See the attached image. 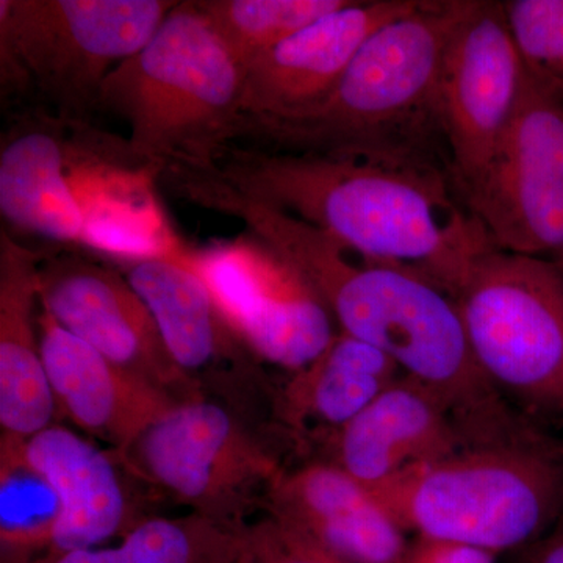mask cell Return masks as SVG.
Segmentation results:
<instances>
[{
	"label": "cell",
	"mask_w": 563,
	"mask_h": 563,
	"mask_svg": "<svg viewBox=\"0 0 563 563\" xmlns=\"http://www.w3.org/2000/svg\"><path fill=\"white\" fill-rule=\"evenodd\" d=\"M177 198L235 218L288 263L329 310L339 331L387 354L406 376L450 406L466 444L514 439L532 428L481 373L455 299L422 274L351 250L285 211L240 195L210 168H176Z\"/></svg>",
	"instance_id": "obj_1"
},
{
	"label": "cell",
	"mask_w": 563,
	"mask_h": 563,
	"mask_svg": "<svg viewBox=\"0 0 563 563\" xmlns=\"http://www.w3.org/2000/svg\"><path fill=\"white\" fill-rule=\"evenodd\" d=\"M446 165V163H444ZM211 172L351 250L399 263L455 296L493 243L446 166L417 155H318L231 144Z\"/></svg>",
	"instance_id": "obj_2"
},
{
	"label": "cell",
	"mask_w": 563,
	"mask_h": 563,
	"mask_svg": "<svg viewBox=\"0 0 563 563\" xmlns=\"http://www.w3.org/2000/svg\"><path fill=\"white\" fill-rule=\"evenodd\" d=\"M472 5L473 0H418L362 44L321 102L291 117L243 114L233 144L247 141V146L291 154L417 155L446 163L437 154V141H443L437 87L451 35Z\"/></svg>",
	"instance_id": "obj_3"
},
{
	"label": "cell",
	"mask_w": 563,
	"mask_h": 563,
	"mask_svg": "<svg viewBox=\"0 0 563 563\" xmlns=\"http://www.w3.org/2000/svg\"><path fill=\"white\" fill-rule=\"evenodd\" d=\"M244 66L195 0L174 7L161 29L103 81L99 109L129 125V146L155 173L209 168L243 118Z\"/></svg>",
	"instance_id": "obj_4"
},
{
	"label": "cell",
	"mask_w": 563,
	"mask_h": 563,
	"mask_svg": "<svg viewBox=\"0 0 563 563\" xmlns=\"http://www.w3.org/2000/svg\"><path fill=\"white\" fill-rule=\"evenodd\" d=\"M372 490L407 533L517 553L563 517V453L533 428L415 466Z\"/></svg>",
	"instance_id": "obj_5"
},
{
	"label": "cell",
	"mask_w": 563,
	"mask_h": 563,
	"mask_svg": "<svg viewBox=\"0 0 563 563\" xmlns=\"http://www.w3.org/2000/svg\"><path fill=\"white\" fill-rule=\"evenodd\" d=\"M176 0H0L3 90L36 91L63 121L91 124L111 70L161 29Z\"/></svg>",
	"instance_id": "obj_6"
},
{
	"label": "cell",
	"mask_w": 563,
	"mask_h": 563,
	"mask_svg": "<svg viewBox=\"0 0 563 563\" xmlns=\"http://www.w3.org/2000/svg\"><path fill=\"white\" fill-rule=\"evenodd\" d=\"M476 365L504 399L563 415V265L485 251L454 296Z\"/></svg>",
	"instance_id": "obj_7"
},
{
	"label": "cell",
	"mask_w": 563,
	"mask_h": 563,
	"mask_svg": "<svg viewBox=\"0 0 563 563\" xmlns=\"http://www.w3.org/2000/svg\"><path fill=\"white\" fill-rule=\"evenodd\" d=\"M141 169L128 140L91 124L24 111L0 140V211L14 231L85 244L88 229L124 206L111 181Z\"/></svg>",
	"instance_id": "obj_8"
},
{
	"label": "cell",
	"mask_w": 563,
	"mask_h": 563,
	"mask_svg": "<svg viewBox=\"0 0 563 563\" xmlns=\"http://www.w3.org/2000/svg\"><path fill=\"white\" fill-rule=\"evenodd\" d=\"M121 457L155 496L235 531L266 512L285 470L265 433L207 398L177 404Z\"/></svg>",
	"instance_id": "obj_9"
},
{
	"label": "cell",
	"mask_w": 563,
	"mask_h": 563,
	"mask_svg": "<svg viewBox=\"0 0 563 563\" xmlns=\"http://www.w3.org/2000/svg\"><path fill=\"white\" fill-rule=\"evenodd\" d=\"M496 250L563 265V98L528 74L490 165L459 195Z\"/></svg>",
	"instance_id": "obj_10"
},
{
	"label": "cell",
	"mask_w": 563,
	"mask_h": 563,
	"mask_svg": "<svg viewBox=\"0 0 563 563\" xmlns=\"http://www.w3.org/2000/svg\"><path fill=\"white\" fill-rule=\"evenodd\" d=\"M118 268L150 307L174 363L202 398L222 404L261 432L276 429L279 385L232 328L206 282L168 257L122 262Z\"/></svg>",
	"instance_id": "obj_11"
},
{
	"label": "cell",
	"mask_w": 563,
	"mask_h": 563,
	"mask_svg": "<svg viewBox=\"0 0 563 563\" xmlns=\"http://www.w3.org/2000/svg\"><path fill=\"white\" fill-rule=\"evenodd\" d=\"M173 261L198 274L263 365L287 376L306 368L336 335L335 321L288 263L252 235L209 250L181 246Z\"/></svg>",
	"instance_id": "obj_12"
},
{
	"label": "cell",
	"mask_w": 563,
	"mask_h": 563,
	"mask_svg": "<svg viewBox=\"0 0 563 563\" xmlns=\"http://www.w3.org/2000/svg\"><path fill=\"white\" fill-rule=\"evenodd\" d=\"M526 80L528 73L507 27L503 2L473 0L444 51L437 87V120L457 195L490 165Z\"/></svg>",
	"instance_id": "obj_13"
},
{
	"label": "cell",
	"mask_w": 563,
	"mask_h": 563,
	"mask_svg": "<svg viewBox=\"0 0 563 563\" xmlns=\"http://www.w3.org/2000/svg\"><path fill=\"white\" fill-rule=\"evenodd\" d=\"M41 306L63 329L176 401L201 399L163 342L150 307L120 268L84 255L41 257Z\"/></svg>",
	"instance_id": "obj_14"
},
{
	"label": "cell",
	"mask_w": 563,
	"mask_h": 563,
	"mask_svg": "<svg viewBox=\"0 0 563 563\" xmlns=\"http://www.w3.org/2000/svg\"><path fill=\"white\" fill-rule=\"evenodd\" d=\"M27 462L58 499L51 555L101 548L146 518L144 488L121 454L66 426L55 424L24 442Z\"/></svg>",
	"instance_id": "obj_15"
},
{
	"label": "cell",
	"mask_w": 563,
	"mask_h": 563,
	"mask_svg": "<svg viewBox=\"0 0 563 563\" xmlns=\"http://www.w3.org/2000/svg\"><path fill=\"white\" fill-rule=\"evenodd\" d=\"M265 515L342 563H404L410 547L372 488L321 459L285 468Z\"/></svg>",
	"instance_id": "obj_16"
},
{
	"label": "cell",
	"mask_w": 563,
	"mask_h": 563,
	"mask_svg": "<svg viewBox=\"0 0 563 563\" xmlns=\"http://www.w3.org/2000/svg\"><path fill=\"white\" fill-rule=\"evenodd\" d=\"M418 0H350L244 66L243 114L282 118L321 102L369 36Z\"/></svg>",
	"instance_id": "obj_17"
},
{
	"label": "cell",
	"mask_w": 563,
	"mask_h": 563,
	"mask_svg": "<svg viewBox=\"0 0 563 563\" xmlns=\"http://www.w3.org/2000/svg\"><path fill=\"white\" fill-rule=\"evenodd\" d=\"M44 368L60 417L88 439L125 453L179 401L63 329L41 306Z\"/></svg>",
	"instance_id": "obj_18"
},
{
	"label": "cell",
	"mask_w": 563,
	"mask_h": 563,
	"mask_svg": "<svg viewBox=\"0 0 563 563\" xmlns=\"http://www.w3.org/2000/svg\"><path fill=\"white\" fill-rule=\"evenodd\" d=\"M466 446L450 406L402 374L325 444L320 459L374 488Z\"/></svg>",
	"instance_id": "obj_19"
},
{
	"label": "cell",
	"mask_w": 563,
	"mask_h": 563,
	"mask_svg": "<svg viewBox=\"0 0 563 563\" xmlns=\"http://www.w3.org/2000/svg\"><path fill=\"white\" fill-rule=\"evenodd\" d=\"M40 263L10 232H0V435L29 440L55 424L40 340Z\"/></svg>",
	"instance_id": "obj_20"
},
{
	"label": "cell",
	"mask_w": 563,
	"mask_h": 563,
	"mask_svg": "<svg viewBox=\"0 0 563 563\" xmlns=\"http://www.w3.org/2000/svg\"><path fill=\"white\" fill-rule=\"evenodd\" d=\"M402 374L383 351L339 331L321 355L279 385L276 429L303 450L322 451Z\"/></svg>",
	"instance_id": "obj_21"
},
{
	"label": "cell",
	"mask_w": 563,
	"mask_h": 563,
	"mask_svg": "<svg viewBox=\"0 0 563 563\" xmlns=\"http://www.w3.org/2000/svg\"><path fill=\"white\" fill-rule=\"evenodd\" d=\"M242 532L191 512L152 515L117 547L70 551L40 563H239Z\"/></svg>",
	"instance_id": "obj_22"
},
{
	"label": "cell",
	"mask_w": 563,
	"mask_h": 563,
	"mask_svg": "<svg viewBox=\"0 0 563 563\" xmlns=\"http://www.w3.org/2000/svg\"><path fill=\"white\" fill-rule=\"evenodd\" d=\"M24 442L0 435L2 563L46 561L60 514L51 485L25 459Z\"/></svg>",
	"instance_id": "obj_23"
},
{
	"label": "cell",
	"mask_w": 563,
	"mask_h": 563,
	"mask_svg": "<svg viewBox=\"0 0 563 563\" xmlns=\"http://www.w3.org/2000/svg\"><path fill=\"white\" fill-rule=\"evenodd\" d=\"M243 66L350 0H195Z\"/></svg>",
	"instance_id": "obj_24"
},
{
	"label": "cell",
	"mask_w": 563,
	"mask_h": 563,
	"mask_svg": "<svg viewBox=\"0 0 563 563\" xmlns=\"http://www.w3.org/2000/svg\"><path fill=\"white\" fill-rule=\"evenodd\" d=\"M503 10L526 73L563 98V0H507Z\"/></svg>",
	"instance_id": "obj_25"
},
{
	"label": "cell",
	"mask_w": 563,
	"mask_h": 563,
	"mask_svg": "<svg viewBox=\"0 0 563 563\" xmlns=\"http://www.w3.org/2000/svg\"><path fill=\"white\" fill-rule=\"evenodd\" d=\"M239 563H342L317 550L269 515L242 532Z\"/></svg>",
	"instance_id": "obj_26"
},
{
	"label": "cell",
	"mask_w": 563,
	"mask_h": 563,
	"mask_svg": "<svg viewBox=\"0 0 563 563\" xmlns=\"http://www.w3.org/2000/svg\"><path fill=\"white\" fill-rule=\"evenodd\" d=\"M498 554L470 544L413 537L404 563H496Z\"/></svg>",
	"instance_id": "obj_27"
},
{
	"label": "cell",
	"mask_w": 563,
	"mask_h": 563,
	"mask_svg": "<svg viewBox=\"0 0 563 563\" xmlns=\"http://www.w3.org/2000/svg\"><path fill=\"white\" fill-rule=\"evenodd\" d=\"M515 563H563V517L539 540L517 551Z\"/></svg>",
	"instance_id": "obj_28"
}]
</instances>
